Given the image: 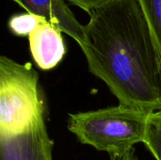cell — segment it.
I'll return each mask as SVG.
<instances>
[{
	"mask_svg": "<svg viewBox=\"0 0 161 160\" xmlns=\"http://www.w3.org/2000/svg\"><path fill=\"white\" fill-rule=\"evenodd\" d=\"M79 45L88 69L119 104L146 113L161 109V69L155 41L138 0L92 8Z\"/></svg>",
	"mask_w": 161,
	"mask_h": 160,
	"instance_id": "obj_1",
	"label": "cell"
},
{
	"mask_svg": "<svg viewBox=\"0 0 161 160\" xmlns=\"http://www.w3.org/2000/svg\"><path fill=\"white\" fill-rule=\"evenodd\" d=\"M149 115L119 104L116 107L70 113L67 127L82 144L109 155L143 143L150 125Z\"/></svg>",
	"mask_w": 161,
	"mask_h": 160,
	"instance_id": "obj_2",
	"label": "cell"
},
{
	"mask_svg": "<svg viewBox=\"0 0 161 160\" xmlns=\"http://www.w3.org/2000/svg\"><path fill=\"white\" fill-rule=\"evenodd\" d=\"M44 120L39 74L30 62L0 57V137L28 131Z\"/></svg>",
	"mask_w": 161,
	"mask_h": 160,
	"instance_id": "obj_3",
	"label": "cell"
},
{
	"mask_svg": "<svg viewBox=\"0 0 161 160\" xmlns=\"http://www.w3.org/2000/svg\"><path fill=\"white\" fill-rule=\"evenodd\" d=\"M53 147L42 120L23 134L0 137V160H53Z\"/></svg>",
	"mask_w": 161,
	"mask_h": 160,
	"instance_id": "obj_4",
	"label": "cell"
},
{
	"mask_svg": "<svg viewBox=\"0 0 161 160\" xmlns=\"http://www.w3.org/2000/svg\"><path fill=\"white\" fill-rule=\"evenodd\" d=\"M25 12L41 17L53 25L57 26L62 33L74 39L78 45L84 40V25L75 16L74 12L66 4L65 0H12Z\"/></svg>",
	"mask_w": 161,
	"mask_h": 160,
	"instance_id": "obj_5",
	"label": "cell"
},
{
	"mask_svg": "<svg viewBox=\"0 0 161 160\" xmlns=\"http://www.w3.org/2000/svg\"><path fill=\"white\" fill-rule=\"evenodd\" d=\"M28 44L32 58L42 71L56 68L66 54L62 32L47 21L28 36Z\"/></svg>",
	"mask_w": 161,
	"mask_h": 160,
	"instance_id": "obj_6",
	"label": "cell"
},
{
	"mask_svg": "<svg viewBox=\"0 0 161 160\" xmlns=\"http://www.w3.org/2000/svg\"><path fill=\"white\" fill-rule=\"evenodd\" d=\"M146 17L158 51L161 69V0H138Z\"/></svg>",
	"mask_w": 161,
	"mask_h": 160,
	"instance_id": "obj_7",
	"label": "cell"
},
{
	"mask_svg": "<svg viewBox=\"0 0 161 160\" xmlns=\"http://www.w3.org/2000/svg\"><path fill=\"white\" fill-rule=\"evenodd\" d=\"M46 20L28 12L13 14L8 21L9 31L19 37H28L41 24Z\"/></svg>",
	"mask_w": 161,
	"mask_h": 160,
	"instance_id": "obj_8",
	"label": "cell"
},
{
	"mask_svg": "<svg viewBox=\"0 0 161 160\" xmlns=\"http://www.w3.org/2000/svg\"><path fill=\"white\" fill-rule=\"evenodd\" d=\"M144 146L153 155L156 160H161V129L149 125L143 141Z\"/></svg>",
	"mask_w": 161,
	"mask_h": 160,
	"instance_id": "obj_9",
	"label": "cell"
},
{
	"mask_svg": "<svg viewBox=\"0 0 161 160\" xmlns=\"http://www.w3.org/2000/svg\"><path fill=\"white\" fill-rule=\"evenodd\" d=\"M67 1L78 7L79 8L83 9L85 12L89 13L92 8L102 6L112 0H67Z\"/></svg>",
	"mask_w": 161,
	"mask_h": 160,
	"instance_id": "obj_10",
	"label": "cell"
},
{
	"mask_svg": "<svg viewBox=\"0 0 161 160\" xmlns=\"http://www.w3.org/2000/svg\"><path fill=\"white\" fill-rule=\"evenodd\" d=\"M148 121H149L150 124L157 126L161 129V109H159L158 111L154 112V113H151L149 115Z\"/></svg>",
	"mask_w": 161,
	"mask_h": 160,
	"instance_id": "obj_11",
	"label": "cell"
}]
</instances>
